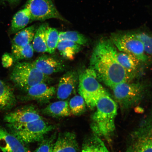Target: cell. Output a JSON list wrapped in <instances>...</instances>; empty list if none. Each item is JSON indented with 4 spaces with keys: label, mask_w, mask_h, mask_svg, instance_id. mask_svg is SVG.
Returning <instances> with one entry per match:
<instances>
[{
    "label": "cell",
    "mask_w": 152,
    "mask_h": 152,
    "mask_svg": "<svg viewBox=\"0 0 152 152\" xmlns=\"http://www.w3.org/2000/svg\"><path fill=\"white\" fill-rule=\"evenodd\" d=\"M111 88L116 100L124 109L130 108L138 103L144 94V87L139 83L126 82L116 85Z\"/></svg>",
    "instance_id": "ba28073f"
},
{
    "label": "cell",
    "mask_w": 152,
    "mask_h": 152,
    "mask_svg": "<svg viewBox=\"0 0 152 152\" xmlns=\"http://www.w3.org/2000/svg\"><path fill=\"white\" fill-rule=\"evenodd\" d=\"M45 115L53 117H64L72 115L69 109V102L61 100L49 104L42 110Z\"/></svg>",
    "instance_id": "ac0fdd59"
},
{
    "label": "cell",
    "mask_w": 152,
    "mask_h": 152,
    "mask_svg": "<svg viewBox=\"0 0 152 152\" xmlns=\"http://www.w3.org/2000/svg\"><path fill=\"white\" fill-rule=\"evenodd\" d=\"M32 63L38 70L47 76L62 72L64 68L63 64L59 60L47 55L38 57Z\"/></svg>",
    "instance_id": "4fadbf2b"
},
{
    "label": "cell",
    "mask_w": 152,
    "mask_h": 152,
    "mask_svg": "<svg viewBox=\"0 0 152 152\" xmlns=\"http://www.w3.org/2000/svg\"><path fill=\"white\" fill-rule=\"evenodd\" d=\"M117 51L111 39H102L96 44L90 59V68L98 80L111 88L132 78L118 61Z\"/></svg>",
    "instance_id": "6da1fadb"
},
{
    "label": "cell",
    "mask_w": 152,
    "mask_h": 152,
    "mask_svg": "<svg viewBox=\"0 0 152 152\" xmlns=\"http://www.w3.org/2000/svg\"><path fill=\"white\" fill-rule=\"evenodd\" d=\"M81 152H110L104 142L94 135L85 142Z\"/></svg>",
    "instance_id": "603a6c76"
},
{
    "label": "cell",
    "mask_w": 152,
    "mask_h": 152,
    "mask_svg": "<svg viewBox=\"0 0 152 152\" xmlns=\"http://www.w3.org/2000/svg\"><path fill=\"white\" fill-rule=\"evenodd\" d=\"M25 7L29 11L32 21L56 18L66 21L52 0H28Z\"/></svg>",
    "instance_id": "9c48e42d"
},
{
    "label": "cell",
    "mask_w": 152,
    "mask_h": 152,
    "mask_svg": "<svg viewBox=\"0 0 152 152\" xmlns=\"http://www.w3.org/2000/svg\"><path fill=\"white\" fill-rule=\"evenodd\" d=\"M31 21V16L28 10L25 7L15 14L11 22L10 31L13 34L25 28Z\"/></svg>",
    "instance_id": "ffe728a7"
},
{
    "label": "cell",
    "mask_w": 152,
    "mask_h": 152,
    "mask_svg": "<svg viewBox=\"0 0 152 152\" xmlns=\"http://www.w3.org/2000/svg\"><path fill=\"white\" fill-rule=\"evenodd\" d=\"M81 46L72 42L62 40L59 42L57 49L61 55L68 60H73L81 50Z\"/></svg>",
    "instance_id": "44dd1931"
},
{
    "label": "cell",
    "mask_w": 152,
    "mask_h": 152,
    "mask_svg": "<svg viewBox=\"0 0 152 152\" xmlns=\"http://www.w3.org/2000/svg\"><path fill=\"white\" fill-rule=\"evenodd\" d=\"M126 152H152V111L132 133Z\"/></svg>",
    "instance_id": "8992f818"
},
{
    "label": "cell",
    "mask_w": 152,
    "mask_h": 152,
    "mask_svg": "<svg viewBox=\"0 0 152 152\" xmlns=\"http://www.w3.org/2000/svg\"><path fill=\"white\" fill-rule=\"evenodd\" d=\"M85 101L80 95H77L71 98L69 102V106L72 115H80L86 110Z\"/></svg>",
    "instance_id": "484cf974"
},
{
    "label": "cell",
    "mask_w": 152,
    "mask_h": 152,
    "mask_svg": "<svg viewBox=\"0 0 152 152\" xmlns=\"http://www.w3.org/2000/svg\"><path fill=\"white\" fill-rule=\"evenodd\" d=\"M98 80L96 73L90 68L83 71L79 77V94L91 109L96 107L101 97L108 94Z\"/></svg>",
    "instance_id": "277c9868"
},
{
    "label": "cell",
    "mask_w": 152,
    "mask_h": 152,
    "mask_svg": "<svg viewBox=\"0 0 152 152\" xmlns=\"http://www.w3.org/2000/svg\"><path fill=\"white\" fill-rule=\"evenodd\" d=\"M27 96L30 99L39 103H48L56 92L54 87L49 86L46 83H40L33 86L26 91Z\"/></svg>",
    "instance_id": "5bb4252c"
},
{
    "label": "cell",
    "mask_w": 152,
    "mask_h": 152,
    "mask_svg": "<svg viewBox=\"0 0 152 152\" xmlns=\"http://www.w3.org/2000/svg\"><path fill=\"white\" fill-rule=\"evenodd\" d=\"M116 56L119 63L132 78L137 72L141 61L132 54L117 51Z\"/></svg>",
    "instance_id": "e0dca14e"
},
{
    "label": "cell",
    "mask_w": 152,
    "mask_h": 152,
    "mask_svg": "<svg viewBox=\"0 0 152 152\" xmlns=\"http://www.w3.org/2000/svg\"><path fill=\"white\" fill-rule=\"evenodd\" d=\"M10 3H15L20 1V0H4Z\"/></svg>",
    "instance_id": "f546056e"
},
{
    "label": "cell",
    "mask_w": 152,
    "mask_h": 152,
    "mask_svg": "<svg viewBox=\"0 0 152 152\" xmlns=\"http://www.w3.org/2000/svg\"><path fill=\"white\" fill-rule=\"evenodd\" d=\"M62 40L71 41L81 46L86 45L88 41L84 35L75 31L60 32L59 41Z\"/></svg>",
    "instance_id": "d4e9b609"
},
{
    "label": "cell",
    "mask_w": 152,
    "mask_h": 152,
    "mask_svg": "<svg viewBox=\"0 0 152 152\" xmlns=\"http://www.w3.org/2000/svg\"><path fill=\"white\" fill-rule=\"evenodd\" d=\"M135 33L143 43L146 54L152 57V33L146 32H135Z\"/></svg>",
    "instance_id": "4316f807"
},
{
    "label": "cell",
    "mask_w": 152,
    "mask_h": 152,
    "mask_svg": "<svg viewBox=\"0 0 152 152\" xmlns=\"http://www.w3.org/2000/svg\"><path fill=\"white\" fill-rule=\"evenodd\" d=\"M36 29L35 26H32L17 32L12 42V53L31 43Z\"/></svg>",
    "instance_id": "2e32d148"
},
{
    "label": "cell",
    "mask_w": 152,
    "mask_h": 152,
    "mask_svg": "<svg viewBox=\"0 0 152 152\" xmlns=\"http://www.w3.org/2000/svg\"><path fill=\"white\" fill-rule=\"evenodd\" d=\"M43 119L34 106H26L18 108L7 114L4 121L7 124H21Z\"/></svg>",
    "instance_id": "30bf717a"
},
{
    "label": "cell",
    "mask_w": 152,
    "mask_h": 152,
    "mask_svg": "<svg viewBox=\"0 0 152 152\" xmlns=\"http://www.w3.org/2000/svg\"><path fill=\"white\" fill-rule=\"evenodd\" d=\"M6 124L9 132L27 144L41 141L54 128L43 118L24 124Z\"/></svg>",
    "instance_id": "3957f363"
},
{
    "label": "cell",
    "mask_w": 152,
    "mask_h": 152,
    "mask_svg": "<svg viewBox=\"0 0 152 152\" xmlns=\"http://www.w3.org/2000/svg\"><path fill=\"white\" fill-rule=\"evenodd\" d=\"M59 32L56 28L48 26L45 31L48 53L53 54L56 51L59 42Z\"/></svg>",
    "instance_id": "cb8c5ba5"
},
{
    "label": "cell",
    "mask_w": 152,
    "mask_h": 152,
    "mask_svg": "<svg viewBox=\"0 0 152 152\" xmlns=\"http://www.w3.org/2000/svg\"><path fill=\"white\" fill-rule=\"evenodd\" d=\"M78 144L75 133L66 132L59 134L53 144V152H78Z\"/></svg>",
    "instance_id": "9a60e30c"
},
{
    "label": "cell",
    "mask_w": 152,
    "mask_h": 152,
    "mask_svg": "<svg viewBox=\"0 0 152 152\" xmlns=\"http://www.w3.org/2000/svg\"><path fill=\"white\" fill-rule=\"evenodd\" d=\"M96 107V111L92 116L91 128L96 135L109 137L115 129L117 103L107 94L99 99Z\"/></svg>",
    "instance_id": "7a4b0ae2"
},
{
    "label": "cell",
    "mask_w": 152,
    "mask_h": 152,
    "mask_svg": "<svg viewBox=\"0 0 152 152\" xmlns=\"http://www.w3.org/2000/svg\"><path fill=\"white\" fill-rule=\"evenodd\" d=\"M77 73L74 71H68L61 78L57 90V96L64 100L69 98L75 92L78 82Z\"/></svg>",
    "instance_id": "7c38bea8"
},
{
    "label": "cell",
    "mask_w": 152,
    "mask_h": 152,
    "mask_svg": "<svg viewBox=\"0 0 152 152\" xmlns=\"http://www.w3.org/2000/svg\"><path fill=\"white\" fill-rule=\"evenodd\" d=\"M27 144L0 126V149L3 152H30Z\"/></svg>",
    "instance_id": "8fae6325"
},
{
    "label": "cell",
    "mask_w": 152,
    "mask_h": 152,
    "mask_svg": "<svg viewBox=\"0 0 152 152\" xmlns=\"http://www.w3.org/2000/svg\"><path fill=\"white\" fill-rule=\"evenodd\" d=\"M14 59L13 57L11 55H10L8 54H5L3 57L2 62L4 66L5 67H9V66L12 65Z\"/></svg>",
    "instance_id": "f1b7e54d"
},
{
    "label": "cell",
    "mask_w": 152,
    "mask_h": 152,
    "mask_svg": "<svg viewBox=\"0 0 152 152\" xmlns=\"http://www.w3.org/2000/svg\"><path fill=\"white\" fill-rule=\"evenodd\" d=\"M48 27L47 24H42L36 30L35 35L32 41L34 51L38 53L48 52L45 38V31Z\"/></svg>",
    "instance_id": "7402d4cb"
},
{
    "label": "cell",
    "mask_w": 152,
    "mask_h": 152,
    "mask_svg": "<svg viewBox=\"0 0 152 152\" xmlns=\"http://www.w3.org/2000/svg\"><path fill=\"white\" fill-rule=\"evenodd\" d=\"M16 102L12 88L0 79V111L11 109Z\"/></svg>",
    "instance_id": "d6986e66"
},
{
    "label": "cell",
    "mask_w": 152,
    "mask_h": 152,
    "mask_svg": "<svg viewBox=\"0 0 152 152\" xmlns=\"http://www.w3.org/2000/svg\"><path fill=\"white\" fill-rule=\"evenodd\" d=\"M110 39L120 52L132 54L141 61L147 60L143 43L135 33H113Z\"/></svg>",
    "instance_id": "52a82bcc"
},
{
    "label": "cell",
    "mask_w": 152,
    "mask_h": 152,
    "mask_svg": "<svg viewBox=\"0 0 152 152\" xmlns=\"http://www.w3.org/2000/svg\"><path fill=\"white\" fill-rule=\"evenodd\" d=\"M54 136L44 138L40 143L34 152H53V148Z\"/></svg>",
    "instance_id": "83f0119b"
},
{
    "label": "cell",
    "mask_w": 152,
    "mask_h": 152,
    "mask_svg": "<svg viewBox=\"0 0 152 152\" xmlns=\"http://www.w3.org/2000/svg\"><path fill=\"white\" fill-rule=\"evenodd\" d=\"M48 76L38 70L33 63L18 62L11 72L10 79L16 86L26 92L33 86L46 83L49 80Z\"/></svg>",
    "instance_id": "5b68a950"
}]
</instances>
